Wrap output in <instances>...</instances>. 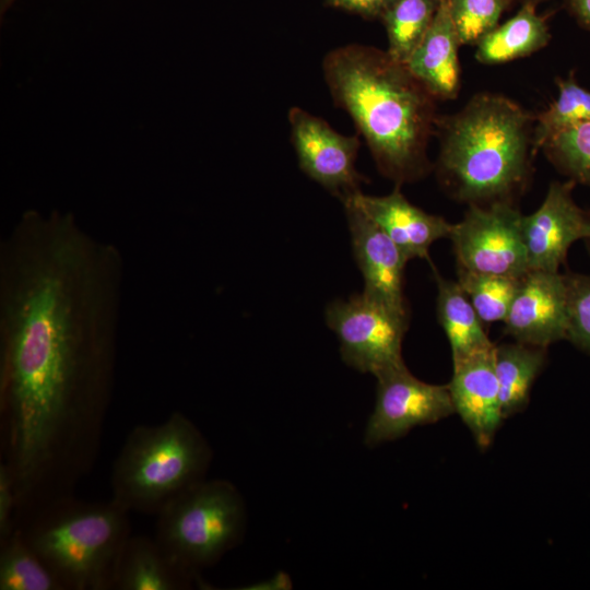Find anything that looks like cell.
<instances>
[{
	"label": "cell",
	"instance_id": "9a60e30c",
	"mask_svg": "<svg viewBox=\"0 0 590 590\" xmlns=\"http://www.w3.org/2000/svg\"><path fill=\"white\" fill-rule=\"evenodd\" d=\"M346 199L375 222L408 260L428 258L432 244L440 238H449L452 231L453 224L412 204L399 186L386 196H369L359 191Z\"/></svg>",
	"mask_w": 590,
	"mask_h": 590
},
{
	"label": "cell",
	"instance_id": "e0dca14e",
	"mask_svg": "<svg viewBox=\"0 0 590 590\" xmlns=\"http://www.w3.org/2000/svg\"><path fill=\"white\" fill-rule=\"evenodd\" d=\"M194 580L155 539L130 535L116 564L113 589L181 590L190 588Z\"/></svg>",
	"mask_w": 590,
	"mask_h": 590
},
{
	"label": "cell",
	"instance_id": "603a6c76",
	"mask_svg": "<svg viewBox=\"0 0 590 590\" xmlns=\"http://www.w3.org/2000/svg\"><path fill=\"white\" fill-rule=\"evenodd\" d=\"M556 99L534 118L533 151L556 134L590 121V91L580 86L574 75L557 80Z\"/></svg>",
	"mask_w": 590,
	"mask_h": 590
},
{
	"label": "cell",
	"instance_id": "d4e9b609",
	"mask_svg": "<svg viewBox=\"0 0 590 590\" xmlns=\"http://www.w3.org/2000/svg\"><path fill=\"white\" fill-rule=\"evenodd\" d=\"M542 150L571 180L590 186V121L556 134Z\"/></svg>",
	"mask_w": 590,
	"mask_h": 590
},
{
	"label": "cell",
	"instance_id": "52a82bcc",
	"mask_svg": "<svg viewBox=\"0 0 590 590\" xmlns=\"http://www.w3.org/2000/svg\"><path fill=\"white\" fill-rule=\"evenodd\" d=\"M326 320L340 341L346 365L375 377L405 366L402 341L408 315L362 293L330 303Z\"/></svg>",
	"mask_w": 590,
	"mask_h": 590
},
{
	"label": "cell",
	"instance_id": "9c48e42d",
	"mask_svg": "<svg viewBox=\"0 0 590 590\" xmlns=\"http://www.w3.org/2000/svg\"><path fill=\"white\" fill-rule=\"evenodd\" d=\"M376 378L375 408L364 434L368 447L396 440L416 426L434 424L455 413L448 385L424 382L406 366Z\"/></svg>",
	"mask_w": 590,
	"mask_h": 590
},
{
	"label": "cell",
	"instance_id": "7c38bea8",
	"mask_svg": "<svg viewBox=\"0 0 590 590\" xmlns=\"http://www.w3.org/2000/svg\"><path fill=\"white\" fill-rule=\"evenodd\" d=\"M575 184L552 182L539 209L522 216L529 270L559 272L570 246L587 237L588 214L573 199Z\"/></svg>",
	"mask_w": 590,
	"mask_h": 590
},
{
	"label": "cell",
	"instance_id": "5bb4252c",
	"mask_svg": "<svg viewBox=\"0 0 590 590\" xmlns=\"http://www.w3.org/2000/svg\"><path fill=\"white\" fill-rule=\"evenodd\" d=\"M494 349L452 362L448 384L455 413L465 424L476 446L487 449L505 420L494 367Z\"/></svg>",
	"mask_w": 590,
	"mask_h": 590
},
{
	"label": "cell",
	"instance_id": "f546056e",
	"mask_svg": "<svg viewBox=\"0 0 590 590\" xmlns=\"http://www.w3.org/2000/svg\"><path fill=\"white\" fill-rule=\"evenodd\" d=\"M567 4L577 22L590 30V0H567Z\"/></svg>",
	"mask_w": 590,
	"mask_h": 590
},
{
	"label": "cell",
	"instance_id": "8fae6325",
	"mask_svg": "<svg viewBox=\"0 0 590 590\" xmlns=\"http://www.w3.org/2000/svg\"><path fill=\"white\" fill-rule=\"evenodd\" d=\"M505 333L517 342L547 347L566 339L568 285L559 272L529 270L519 280L507 317Z\"/></svg>",
	"mask_w": 590,
	"mask_h": 590
},
{
	"label": "cell",
	"instance_id": "ffe728a7",
	"mask_svg": "<svg viewBox=\"0 0 590 590\" xmlns=\"http://www.w3.org/2000/svg\"><path fill=\"white\" fill-rule=\"evenodd\" d=\"M437 317L450 344L452 362L492 347L484 323L457 281L435 272Z\"/></svg>",
	"mask_w": 590,
	"mask_h": 590
},
{
	"label": "cell",
	"instance_id": "484cf974",
	"mask_svg": "<svg viewBox=\"0 0 590 590\" xmlns=\"http://www.w3.org/2000/svg\"><path fill=\"white\" fill-rule=\"evenodd\" d=\"M461 45H476L498 25L507 0H448Z\"/></svg>",
	"mask_w": 590,
	"mask_h": 590
},
{
	"label": "cell",
	"instance_id": "4fadbf2b",
	"mask_svg": "<svg viewBox=\"0 0 590 590\" xmlns=\"http://www.w3.org/2000/svg\"><path fill=\"white\" fill-rule=\"evenodd\" d=\"M356 262L363 274V293L408 315L403 294L409 261L391 238L352 200L342 201Z\"/></svg>",
	"mask_w": 590,
	"mask_h": 590
},
{
	"label": "cell",
	"instance_id": "4dcf8cb0",
	"mask_svg": "<svg viewBox=\"0 0 590 590\" xmlns=\"http://www.w3.org/2000/svg\"><path fill=\"white\" fill-rule=\"evenodd\" d=\"M268 585H272V586H281L283 589L284 588H290V587H286V586H291V582H290V579L288 577H286L284 574L278 576L276 578H273L270 582H260V583H257V585H251L250 587H245L243 589H266ZM280 588V587H278Z\"/></svg>",
	"mask_w": 590,
	"mask_h": 590
},
{
	"label": "cell",
	"instance_id": "7402d4cb",
	"mask_svg": "<svg viewBox=\"0 0 590 590\" xmlns=\"http://www.w3.org/2000/svg\"><path fill=\"white\" fill-rule=\"evenodd\" d=\"M0 545V590H63L17 529Z\"/></svg>",
	"mask_w": 590,
	"mask_h": 590
},
{
	"label": "cell",
	"instance_id": "6da1fadb",
	"mask_svg": "<svg viewBox=\"0 0 590 590\" xmlns=\"http://www.w3.org/2000/svg\"><path fill=\"white\" fill-rule=\"evenodd\" d=\"M123 262L70 213L31 210L0 241L1 439L20 510L72 495L115 377Z\"/></svg>",
	"mask_w": 590,
	"mask_h": 590
},
{
	"label": "cell",
	"instance_id": "4316f807",
	"mask_svg": "<svg viewBox=\"0 0 590 590\" xmlns=\"http://www.w3.org/2000/svg\"><path fill=\"white\" fill-rule=\"evenodd\" d=\"M568 329L566 340L590 353V275L568 274Z\"/></svg>",
	"mask_w": 590,
	"mask_h": 590
},
{
	"label": "cell",
	"instance_id": "d6986e66",
	"mask_svg": "<svg viewBox=\"0 0 590 590\" xmlns=\"http://www.w3.org/2000/svg\"><path fill=\"white\" fill-rule=\"evenodd\" d=\"M546 362V349L520 342L495 345L494 367L504 418L522 412Z\"/></svg>",
	"mask_w": 590,
	"mask_h": 590
},
{
	"label": "cell",
	"instance_id": "5b68a950",
	"mask_svg": "<svg viewBox=\"0 0 590 590\" xmlns=\"http://www.w3.org/2000/svg\"><path fill=\"white\" fill-rule=\"evenodd\" d=\"M211 449L194 424L174 412L156 425H137L113 464V497L129 511L157 514L203 480Z\"/></svg>",
	"mask_w": 590,
	"mask_h": 590
},
{
	"label": "cell",
	"instance_id": "30bf717a",
	"mask_svg": "<svg viewBox=\"0 0 590 590\" xmlns=\"http://www.w3.org/2000/svg\"><path fill=\"white\" fill-rule=\"evenodd\" d=\"M287 118L300 169L341 201L359 192L365 181L355 167L359 137L337 132L321 117L297 106Z\"/></svg>",
	"mask_w": 590,
	"mask_h": 590
},
{
	"label": "cell",
	"instance_id": "d6a6232c",
	"mask_svg": "<svg viewBox=\"0 0 590 590\" xmlns=\"http://www.w3.org/2000/svg\"><path fill=\"white\" fill-rule=\"evenodd\" d=\"M588 221H589V229H588V235L587 237L585 238L586 243H587V246L590 250V214L588 215Z\"/></svg>",
	"mask_w": 590,
	"mask_h": 590
},
{
	"label": "cell",
	"instance_id": "ba28073f",
	"mask_svg": "<svg viewBox=\"0 0 590 590\" xmlns=\"http://www.w3.org/2000/svg\"><path fill=\"white\" fill-rule=\"evenodd\" d=\"M522 214L510 201L470 204L449 238L459 268L521 278L528 271Z\"/></svg>",
	"mask_w": 590,
	"mask_h": 590
},
{
	"label": "cell",
	"instance_id": "3957f363",
	"mask_svg": "<svg viewBox=\"0 0 590 590\" xmlns=\"http://www.w3.org/2000/svg\"><path fill=\"white\" fill-rule=\"evenodd\" d=\"M534 118L510 98L481 93L437 117V173L453 198L469 204L509 201L529 174Z\"/></svg>",
	"mask_w": 590,
	"mask_h": 590
},
{
	"label": "cell",
	"instance_id": "8992f818",
	"mask_svg": "<svg viewBox=\"0 0 590 590\" xmlns=\"http://www.w3.org/2000/svg\"><path fill=\"white\" fill-rule=\"evenodd\" d=\"M156 515L154 539L196 580L239 541L245 524L243 499L223 480L196 482Z\"/></svg>",
	"mask_w": 590,
	"mask_h": 590
},
{
	"label": "cell",
	"instance_id": "cb8c5ba5",
	"mask_svg": "<svg viewBox=\"0 0 590 590\" xmlns=\"http://www.w3.org/2000/svg\"><path fill=\"white\" fill-rule=\"evenodd\" d=\"M519 279L480 273L458 268V284L483 323L504 321L516 294Z\"/></svg>",
	"mask_w": 590,
	"mask_h": 590
},
{
	"label": "cell",
	"instance_id": "44dd1931",
	"mask_svg": "<svg viewBox=\"0 0 590 590\" xmlns=\"http://www.w3.org/2000/svg\"><path fill=\"white\" fill-rule=\"evenodd\" d=\"M440 0H391L380 15L388 37L387 52L405 63L425 36Z\"/></svg>",
	"mask_w": 590,
	"mask_h": 590
},
{
	"label": "cell",
	"instance_id": "1f68e13d",
	"mask_svg": "<svg viewBox=\"0 0 590 590\" xmlns=\"http://www.w3.org/2000/svg\"><path fill=\"white\" fill-rule=\"evenodd\" d=\"M509 3H511L512 1H519L521 2L522 4H526V3H536L538 1H541V0H507Z\"/></svg>",
	"mask_w": 590,
	"mask_h": 590
},
{
	"label": "cell",
	"instance_id": "277c9868",
	"mask_svg": "<svg viewBox=\"0 0 590 590\" xmlns=\"http://www.w3.org/2000/svg\"><path fill=\"white\" fill-rule=\"evenodd\" d=\"M17 529L64 589H113L117 560L130 534L129 510L111 498L73 496L43 508Z\"/></svg>",
	"mask_w": 590,
	"mask_h": 590
},
{
	"label": "cell",
	"instance_id": "f1b7e54d",
	"mask_svg": "<svg viewBox=\"0 0 590 590\" xmlns=\"http://www.w3.org/2000/svg\"><path fill=\"white\" fill-rule=\"evenodd\" d=\"M391 0H327L331 7L350 11L365 17H380Z\"/></svg>",
	"mask_w": 590,
	"mask_h": 590
},
{
	"label": "cell",
	"instance_id": "7a4b0ae2",
	"mask_svg": "<svg viewBox=\"0 0 590 590\" xmlns=\"http://www.w3.org/2000/svg\"><path fill=\"white\" fill-rule=\"evenodd\" d=\"M329 93L353 120L379 172L400 186L429 168L436 98L387 50L349 44L322 60Z\"/></svg>",
	"mask_w": 590,
	"mask_h": 590
},
{
	"label": "cell",
	"instance_id": "ac0fdd59",
	"mask_svg": "<svg viewBox=\"0 0 590 590\" xmlns=\"http://www.w3.org/2000/svg\"><path fill=\"white\" fill-rule=\"evenodd\" d=\"M550 39L546 20L536 12L534 3H526L476 44L475 58L483 64H499L542 49Z\"/></svg>",
	"mask_w": 590,
	"mask_h": 590
},
{
	"label": "cell",
	"instance_id": "2e32d148",
	"mask_svg": "<svg viewBox=\"0 0 590 590\" xmlns=\"http://www.w3.org/2000/svg\"><path fill=\"white\" fill-rule=\"evenodd\" d=\"M460 45L448 0H440L425 36L404 63L436 99H452L459 92Z\"/></svg>",
	"mask_w": 590,
	"mask_h": 590
},
{
	"label": "cell",
	"instance_id": "83f0119b",
	"mask_svg": "<svg viewBox=\"0 0 590 590\" xmlns=\"http://www.w3.org/2000/svg\"><path fill=\"white\" fill-rule=\"evenodd\" d=\"M17 496L14 479L9 465L0 464V541L7 539L15 529Z\"/></svg>",
	"mask_w": 590,
	"mask_h": 590
}]
</instances>
